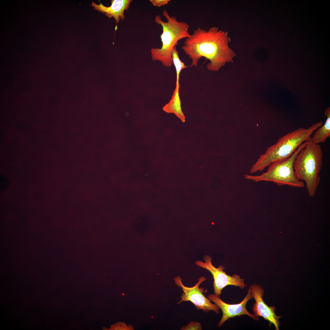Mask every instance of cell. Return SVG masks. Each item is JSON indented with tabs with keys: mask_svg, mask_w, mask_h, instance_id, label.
<instances>
[{
	"mask_svg": "<svg viewBox=\"0 0 330 330\" xmlns=\"http://www.w3.org/2000/svg\"><path fill=\"white\" fill-rule=\"evenodd\" d=\"M231 38L228 32L213 27L206 30L198 28L186 38L181 48L192 60L190 67H196L204 57L209 60L207 65L210 71H218L227 63L233 62L236 55L229 46Z\"/></svg>",
	"mask_w": 330,
	"mask_h": 330,
	"instance_id": "cell-1",
	"label": "cell"
},
{
	"mask_svg": "<svg viewBox=\"0 0 330 330\" xmlns=\"http://www.w3.org/2000/svg\"><path fill=\"white\" fill-rule=\"evenodd\" d=\"M204 262L197 261L196 265L209 271L212 274L214 279L213 287L215 294L220 295L222 290L227 286L233 285L243 289L247 286L244 278L236 274L231 276L224 271L225 268L220 265L218 267L214 266L211 263L212 258L209 255H205L204 257Z\"/></svg>",
	"mask_w": 330,
	"mask_h": 330,
	"instance_id": "cell-7",
	"label": "cell"
},
{
	"mask_svg": "<svg viewBox=\"0 0 330 330\" xmlns=\"http://www.w3.org/2000/svg\"><path fill=\"white\" fill-rule=\"evenodd\" d=\"M202 327L200 323L197 321H191L186 325L182 327L181 330H201Z\"/></svg>",
	"mask_w": 330,
	"mask_h": 330,
	"instance_id": "cell-14",
	"label": "cell"
},
{
	"mask_svg": "<svg viewBox=\"0 0 330 330\" xmlns=\"http://www.w3.org/2000/svg\"><path fill=\"white\" fill-rule=\"evenodd\" d=\"M132 1V0H112L111 5L108 7L104 6L101 3L97 5L93 2L91 6L95 9L103 13L108 18L113 17L117 24L120 20H123L125 18L124 12L128 9Z\"/></svg>",
	"mask_w": 330,
	"mask_h": 330,
	"instance_id": "cell-10",
	"label": "cell"
},
{
	"mask_svg": "<svg viewBox=\"0 0 330 330\" xmlns=\"http://www.w3.org/2000/svg\"><path fill=\"white\" fill-rule=\"evenodd\" d=\"M251 292L255 302L252 307L253 314L258 317H261L265 320L269 321V326L272 324L275 326V330H279L280 322L279 319L281 317L277 316L274 311L276 308L274 306L269 307L264 301L262 296L264 294V290L261 286L258 284H253L251 285Z\"/></svg>",
	"mask_w": 330,
	"mask_h": 330,
	"instance_id": "cell-9",
	"label": "cell"
},
{
	"mask_svg": "<svg viewBox=\"0 0 330 330\" xmlns=\"http://www.w3.org/2000/svg\"><path fill=\"white\" fill-rule=\"evenodd\" d=\"M322 125V122H318L307 129L300 127L282 136L260 156L252 166L250 172L261 171L271 163L290 157L300 145L310 140L314 131Z\"/></svg>",
	"mask_w": 330,
	"mask_h": 330,
	"instance_id": "cell-2",
	"label": "cell"
},
{
	"mask_svg": "<svg viewBox=\"0 0 330 330\" xmlns=\"http://www.w3.org/2000/svg\"><path fill=\"white\" fill-rule=\"evenodd\" d=\"M324 114L327 116L325 123L316 129L312 137V141L314 143L319 144L324 143L328 138L330 137V109L328 108L325 110Z\"/></svg>",
	"mask_w": 330,
	"mask_h": 330,
	"instance_id": "cell-12",
	"label": "cell"
},
{
	"mask_svg": "<svg viewBox=\"0 0 330 330\" xmlns=\"http://www.w3.org/2000/svg\"><path fill=\"white\" fill-rule=\"evenodd\" d=\"M206 280L204 277L199 278L198 282L192 287L185 286L182 282V279L179 276L174 278L175 284L181 288L183 293L180 297L181 299L177 303L179 304L183 301H189L191 302L198 310H201L203 311L208 312L213 310L218 314L219 313V307L215 303H212L211 301L207 298L203 294L204 289L199 288L200 285Z\"/></svg>",
	"mask_w": 330,
	"mask_h": 330,
	"instance_id": "cell-6",
	"label": "cell"
},
{
	"mask_svg": "<svg viewBox=\"0 0 330 330\" xmlns=\"http://www.w3.org/2000/svg\"><path fill=\"white\" fill-rule=\"evenodd\" d=\"M163 15L167 20L163 21L160 16L155 17L156 23L160 25L162 33L160 35L162 46L161 48H152L150 50L152 61H159L165 67H169L173 63L172 53L174 47L180 40L190 36L189 31V24L186 22L179 21L174 16H170L164 8Z\"/></svg>",
	"mask_w": 330,
	"mask_h": 330,
	"instance_id": "cell-3",
	"label": "cell"
},
{
	"mask_svg": "<svg viewBox=\"0 0 330 330\" xmlns=\"http://www.w3.org/2000/svg\"><path fill=\"white\" fill-rule=\"evenodd\" d=\"M1 188L2 189H3V186L4 188L6 187V185H7L8 184L6 183L8 182V181H6L7 180L6 178H6L4 177V178H2V177L1 178Z\"/></svg>",
	"mask_w": 330,
	"mask_h": 330,
	"instance_id": "cell-16",
	"label": "cell"
},
{
	"mask_svg": "<svg viewBox=\"0 0 330 330\" xmlns=\"http://www.w3.org/2000/svg\"><path fill=\"white\" fill-rule=\"evenodd\" d=\"M178 54L179 53L177 49L176 46L174 47L172 51V56L173 63L175 66L176 71V85L179 84V75L182 70L188 67L180 60Z\"/></svg>",
	"mask_w": 330,
	"mask_h": 330,
	"instance_id": "cell-13",
	"label": "cell"
},
{
	"mask_svg": "<svg viewBox=\"0 0 330 330\" xmlns=\"http://www.w3.org/2000/svg\"><path fill=\"white\" fill-rule=\"evenodd\" d=\"M323 152L321 145L311 139L297 155L294 163L296 178L304 181L309 196L314 197L320 182L319 174L323 166Z\"/></svg>",
	"mask_w": 330,
	"mask_h": 330,
	"instance_id": "cell-4",
	"label": "cell"
},
{
	"mask_svg": "<svg viewBox=\"0 0 330 330\" xmlns=\"http://www.w3.org/2000/svg\"><path fill=\"white\" fill-rule=\"evenodd\" d=\"M307 141L300 145L290 157L274 161L268 166L266 172L258 176L246 174V179L256 182L261 181L272 182L278 186L288 185L296 188H302L304 183L296 178L294 169V163L297 155L306 146Z\"/></svg>",
	"mask_w": 330,
	"mask_h": 330,
	"instance_id": "cell-5",
	"label": "cell"
},
{
	"mask_svg": "<svg viewBox=\"0 0 330 330\" xmlns=\"http://www.w3.org/2000/svg\"><path fill=\"white\" fill-rule=\"evenodd\" d=\"M154 6L160 7L167 4L170 0H150L149 1Z\"/></svg>",
	"mask_w": 330,
	"mask_h": 330,
	"instance_id": "cell-15",
	"label": "cell"
},
{
	"mask_svg": "<svg viewBox=\"0 0 330 330\" xmlns=\"http://www.w3.org/2000/svg\"><path fill=\"white\" fill-rule=\"evenodd\" d=\"M179 87L180 85H176L171 99L163 107V109L167 113L174 114L184 122L185 118L181 108V102L179 94Z\"/></svg>",
	"mask_w": 330,
	"mask_h": 330,
	"instance_id": "cell-11",
	"label": "cell"
},
{
	"mask_svg": "<svg viewBox=\"0 0 330 330\" xmlns=\"http://www.w3.org/2000/svg\"><path fill=\"white\" fill-rule=\"evenodd\" d=\"M207 298L216 304L222 311V316L218 324V327H221L229 318L241 315H246L255 320H258V317L249 313L246 307L248 301L253 298L251 286L246 296L239 303L229 304L226 303L221 299L219 295L215 294H210L207 295Z\"/></svg>",
	"mask_w": 330,
	"mask_h": 330,
	"instance_id": "cell-8",
	"label": "cell"
}]
</instances>
